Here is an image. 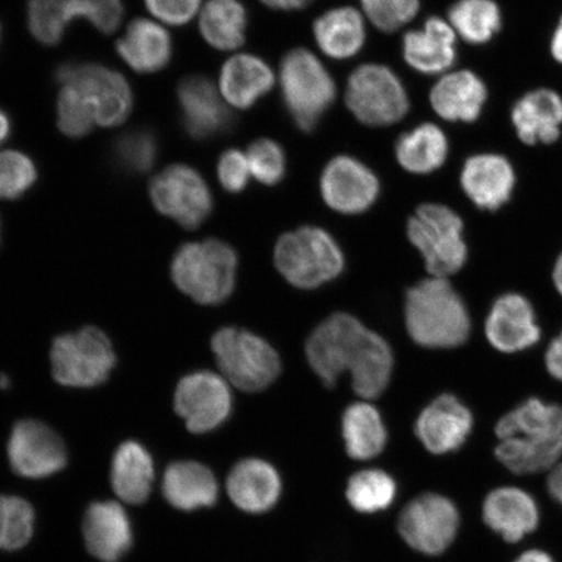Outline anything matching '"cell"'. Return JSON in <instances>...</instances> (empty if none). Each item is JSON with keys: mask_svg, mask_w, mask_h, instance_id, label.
Wrapping results in <instances>:
<instances>
[{"mask_svg": "<svg viewBox=\"0 0 562 562\" xmlns=\"http://www.w3.org/2000/svg\"><path fill=\"white\" fill-rule=\"evenodd\" d=\"M510 122L527 146L553 145L562 135V95L551 88L527 91L513 104Z\"/></svg>", "mask_w": 562, "mask_h": 562, "instance_id": "21", "label": "cell"}, {"mask_svg": "<svg viewBox=\"0 0 562 562\" xmlns=\"http://www.w3.org/2000/svg\"><path fill=\"white\" fill-rule=\"evenodd\" d=\"M484 522L507 542L516 543L537 530L539 507L529 492L502 487L490 492L483 503Z\"/></svg>", "mask_w": 562, "mask_h": 562, "instance_id": "23", "label": "cell"}, {"mask_svg": "<svg viewBox=\"0 0 562 562\" xmlns=\"http://www.w3.org/2000/svg\"><path fill=\"white\" fill-rule=\"evenodd\" d=\"M154 477L151 456L139 442L126 441L117 448L112 460L111 484L119 498L133 505L146 502Z\"/></svg>", "mask_w": 562, "mask_h": 562, "instance_id": "30", "label": "cell"}, {"mask_svg": "<svg viewBox=\"0 0 562 562\" xmlns=\"http://www.w3.org/2000/svg\"><path fill=\"white\" fill-rule=\"evenodd\" d=\"M321 192L328 207L337 213H364L381 192L378 176L360 159L339 156L326 166L321 178Z\"/></svg>", "mask_w": 562, "mask_h": 562, "instance_id": "16", "label": "cell"}, {"mask_svg": "<svg viewBox=\"0 0 562 562\" xmlns=\"http://www.w3.org/2000/svg\"><path fill=\"white\" fill-rule=\"evenodd\" d=\"M457 34L448 21L428 18L424 27L407 32L403 40L404 59L424 75H440L457 59Z\"/></svg>", "mask_w": 562, "mask_h": 562, "instance_id": "24", "label": "cell"}, {"mask_svg": "<svg viewBox=\"0 0 562 562\" xmlns=\"http://www.w3.org/2000/svg\"><path fill=\"white\" fill-rule=\"evenodd\" d=\"M228 496L238 509L261 515L276 507L281 495V477L271 463L246 459L227 477Z\"/></svg>", "mask_w": 562, "mask_h": 562, "instance_id": "25", "label": "cell"}, {"mask_svg": "<svg viewBox=\"0 0 562 562\" xmlns=\"http://www.w3.org/2000/svg\"><path fill=\"white\" fill-rule=\"evenodd\" d=\"M405 321L412 339L430 349L460 347L472 328L465 302L442 278L422 280L407 291Z\"/></svg>", "mask_w": 562, "mask_h": 562, "instance_id": "2", "label": "cell"}, {"mask_svg": "<svg viewBox=\"0 0 562 562\" xmlns=\"http://www.w3.org/2000/svg\"><path fill=\"white\" fill-rule=\"evenodd\" d=\"M552 278L554 286H557L558 292L562 296V252L558 258L557 263H554Z\"/></svg>", "mask_w": 562, "mask_h": 562, "instance_id": "53", "label": "cell"}, {"mask_svg": "<svg viewBox=\"0 0 562 562\" xmlns=\"http://www.w3.org/2000/svg\"><path fill=\"white\" fill-rule=\"evenodd\" d=\"M145 5L165 24L184 25L199 12L201 0H145Z\"/></svg>", "mask_w": 562, "mask_h": 562, "instance_id": "46", "label": "cell"}, {"mask_svg": "<svg viewBox=\"0 0 562 562\" xmlns=\"http://www.w3.org/2000/svg\"><path fill=\"white\" fill-rule=\"evenodd\" d=\"M407 237L424 257L432 278L452 277L468 261L463 222L454 210L446 205H420L407 222Z\"/></svg>", "mask_w": 562, "mask_h": 562, "instance_id": "6", "label": "cell"}, {"mask_svg": "<svg viewBox=\"0 0 562 562\" xmlns=\"http://www.w3.org/2000/svg\"><path fill=\"white\" fill-rule=\"evenodd\" d=\"M122 0H30L27 26L42 45H58L70 21L83 18L98 31L110 34L122 24Z\"/></svg>", "mask_w": 562, "mask_h": 562, "instance_id": "10", "label": "cell"}, {"mask_svg": "<svg viewBox=\"0 0 562 562\" xmlns=\"http://www.w3.org/2000/svg\"><path fill=\"white\" fill-rule=\"evenodd\" d=\"M460 529V512L451 498L424 494L400 513L397 530L412 550L439 557L452 546Z\"/></svg>", "mask_w": 562, "mask_h": 562, "instance_id": "11", "label": "cell"}, {"mask_svg": "<svg viewBox=\"0 0 562 562\" xmlns=\"http://www.w3.org/2000/svg\"><path fill=\"white\" fill-rule=\"evenodd\" d=\"M60 86L82 91L93 104L97 124L111 128L123 124L133 108L128 81L115 70L100 65H63L56 70Z\"/></svg>", "mask_w": 562, "mask_h": 562, "instance_id": "13", "label": "cell"}, {"mask_svg": "<svg viewBox=\"0 0 562 562\" xmlns=\"http://www.w3.org/2000/svg\"><path fill=\"white\" fill-rule=\"evenodd\" d=\"M497 460L515 474H537L559 465L562 437L551 439L509 438L496 447Z\"/></svg>", "mask_w": 562, "mask_h": 562, "instance_id": "37", "label": "cell"}, {"mask_svg": "<svg viewBox=\"0 0 562 562\" xmlns=\"http://www.w3.org/2000/svg\"><path fill=\"white\" fill-rule=\"evenodd\" d=\"M252 178L265 186H277L283 180L286 160L283 147L270 138H259L246 151Z\"/></svg>", "mask_w": 562, "mask_h": 562, "instance_id": "43", "label": "cell"}, {"mask_svg": "<svg viewBox=\"0 0 562 562\" xmlns=\"http://www.w3.org/2000/svg\"><path fill=\"white\" fill-rule=\"evenodd\" d=\"M281 94L294 123L312 132L336 98V83L322 61L306 48H294L280 65Z\"/></svg>", "mask_w": 562, "mask_h": 562, "instance_id": "5", "label": "cell"}, {"mask_svg": "<svg viewBox=\"0 0 562 562\" xmlns=\"http://www.w3.org/2000/svg\"><path fill=\"white\" fill-rule=\"evenodd\" d=\"M544 361L550 375L562 382V333L548 346Z\"/></svg>", "mask_w": 562, "mask_h": 562, "instance_id": "47", "label": "cell"}, {"mask_svg": "<svg viewBox=\"0 0 562 562\" xmlns=\"http://www.w3.org/2000/svg\"><path fill=\"white\" fill-rule=\"evenodd\" d=\"M488 100L486 82L473 70L461 69L441 76L430 93L437 114L451 123H475Z\"/></svg>", "mask_w": 562, "mask_h": 562, "instance_id": "22", "label": "cell"}, {"mask_svg": "<svg viewBox=\"0 0 562 562\" xmlns=\"http://www.w3.org/2000/svg\"><path fill=\"white\" fill-rule=\"evenodd\" d=\"M448 23L457 37L481 46L502 32L503 12L495 0H456L448 10Z\"/></svg>", "mask_w": 562, "mask_h": 562, "instance_id": "36", "label": "cell"}, {"mask_svg": "<svg viewBox=\"0 0 562 562\" xmlns=\"http://www.w3.org/2000/svg\"><path fill=\"white\" fill-rule=\"evenodd\" d=\"M348 109L358 122L390 126L409 112V95L400 77L383 65L369 63L353 70L347 87Z\"/></svg>", "mask_w": 562, "mask_h": 562, "instance_id": "9", "label": "cell"}, {"mask_svg": "<svg viewBox=\"0 0 562 562\" xmlns=\"http://www.w3.org/2000/svg\"><path fill=\"white\" fill-rule=\"evenodd\" d=\"M474 425L473 414L453 395H441L419 414L416 435L428 452L447 454L465 445Z\"/></svg>", "mask_w": 562, "mask_h": 562, "instance_id": "18", "label": "cell"}, {"mask_svg": "<svg viewBox=\"0 0 562 562\" xmlns=\"http://www.w3.org/2000/svg\"><path fill=\"white\" fill-rule=\"evenodd\" d=\"M250 167L246 154L232 149L223 154L217 164V179L229 193H240L248 186Z\"/></svg>", "mask_w": 562, "mask_h": 562, "instance_id": "45", "label": "cell"}, {"mask_svg": "<svg viewBox=\"0 0 562 562\" xmlns=\"http://www.w3.org/2000/svg\"><path fill=\"white\" fill-rule=\"evenodd\" d=\"M10 379L7 378L4 374H0V390L9 389L10 385Z\"/></svg>", "mask_w": 562, "mask_h": 562, "instance_id": "54", "label": "cell"}, {"mask_svg": "<svg viewBox=\"0 0 562 562\" xmlns=\"http://www.w3.org/2000/svg\"><path fill=\"white\" fill-rule=\"evenodd\" d=\"M154 206L181 227L195 229L213 211V195L199 171L173 165L154 178L150 184Z\"/></svg>", "mask_w": 562, "mask_h": 562, "instance_id": "12", "label": "cell"}, {"mask_svg": "<svg viewBox=\"0 0 562 562\" xmlns=\"http://www.w3.org/2000/svg\"><path fill=\"white\" fill-rule=\"evenodd\" d=\"M248 15L240 0H209L203 7L200 30L216 50L231 52L244 45Z\"/></svg>", "mask_w": 562, "mask_h": 562, "instance_id": "35", "label": "cell"}, {"mask_svg": "<svg viewBox=\"0 0 562 562\" xmlns=\"http://www.w3.org/2000/svg\"><path fill=\"white\" fill-rule=\"evenodd\" d=\"M280 276L300 290H314L340 276L344 256L327 231L301 227L281 236L273 251Z\"/></svg>", "mask_w": 562, "mask_h": 562, "instance_id": "4", "label": "cell"}, {"mask_svg": "<svg viewBox=\"0 0 562 562\" xmlns=\"http://www.w3.org/2000/svg\"><path fill=\"white\" fill-rule=\"evenodd\" d=\"M346 495L351 508L371 515L391 507L397 495V484L383 470H362L350 477Z\"/></svg>", "mask_w": 562, "mask_h": 562, "instance_id": "38", "label": "cell"}, {"mask_svg": "<svg viewBox=\"0 0 562 562\" xmlns=\"http://www.w3.org/2000/svg\"><path fill=\"white\" fill-rule=\"evenodd\" d=\"M547 488L553 501L562 505V463L552 469L550 476H548Z\"/></svg>", "mask_w": 562, "mask_h": 562, "instance_id": "48", "label": "cell"}, {"mask_svg": "<svg viewBox=\"0 0 562 562\" xmlns=\"http://www.w3.org/2000/svg\"><path fill=\"white\" fill-rule=\"evenodd\" d=\"M497 438L551 439L562 437V406L529 398L497 422Z\"/></svg>", "mask_w": 562, "mask_h": 562, "instance_id": "33", "label": "cell"}, {"mask_svg": "<svg viewBox=\"0 0 562 562\" xmlns=\"http://www.w3.org/2000/svg\"><path fill=\"white\" fill-rule=\"evenodd\" d=\"M175 411L189 431L216 430L232 412V392L226 379L215 372L196 371L181 379L175 392Z\"/></svg>", "mask_w": 562, "mask_h": 562, "instance_id": "14", "label": "cell"}, {"mask_svg": "<svg viewBox=\"0 0 562 562\" xmlns=\"http://www.w3.org/2000/svg\"><path fill=\"white\" fill-rule=\"evenodd\" d=\"M97 124L89 98L72 86H63L58 100V126L70 138L86 137Z\"/></svg>", "mask_w": 562, "mask_h": 562, "instance_id": "41", "label": "cell"}, {"mask_svg": "<svg viewBox=\"0 0 562 562\" xmlns=\"http://www.w3.org/2000/svg\"><path fill=\"white\" fill-rule=\"evenodd\" d=\"M273 10L294 11L305 9L313 0H259Z\"/></svg>", "mask_w": 562, "mask_h": 562, "instance_id": "49", "label": "cell"}, {"mask_svg": "<svg viewBox=\"0 0 562 562\" xmlns=\"http://www.w3.org/2000/svg\"><path fill=\"white\" fill-rule=\"evenodd\" d=\"M306 358L327 386H335L342 372H350L353 391L367 400L381 396L392 376L389 342L347 313L328 316L314 329L306 342Z\"/></svg>", "mask_w": 562, "mask_h": 562, "instance_id": "1", "label": "cell"}, {"mask_svg": "<svg viewBox=\"0 0 562 562\" xmlns=\"http://www.w3.org/2000/svg\"><path fill=\"white\" fill-rule=\"evenodd\" d=\"M178 98L182 124L192 138L207 139L229 128L232 115L227 102L206 77H187L180 82Z\"/></svg>", "mask_w": 562, "mask_h": 562, "instance_id": "20", "label": "cell"}, {"mask_svg": "<svg viewBox=\"0 0 562 562\" xmlns=\"http://www.w3.org/2000/svg\"><path fill=\"white\" fill-rule=\"evenodd\" d=\"M515 562H554L553 559L544 551L532 550L527 551Z\"/></svg>", "mask_w": 562, "mask_h": 562, "instance_id": "51", "label": "cell"}, {"mask_svg": "<svg viewBox=\"0 0 562 562\" xmlns=\"http://www.w3.org/2000/svg\"><path fill=\"white\" fill-rule=\"evenodd\" d=\"M161 491L173 508L192 512L213 507L220 487L207 467L195 461H178L166 469Z\"/></svg>", "mask_w": 562, "mask_h": 562, "instance_id": "28", "label": "cell"}, {"mask_svg": "<svg viewBox=\"0 0 562 562\" xmlns=\"http://www.w3.org/2000/svg\"><path fill=\"white\" fill-rule=\"evenodd\" d=\"M34 510L24 498L0 496V550L15 551L30 543Z\"/></svg>", "mask_w": 562, "mask_h": 562, "instance_id": "39", "label": "cell"}, {"mask_svg": "<svg viewBox=\"0 0 562 562\" xmlns=\"http://www.w3.org/2000/svg\"><path fill=\"white\" fill-rule=\"evenodd\" d=\"M50 358L55 381L74 389L104 383L116 363L108 335L95 327L56 337Z\"/></svg>", "mask_w": 562, "mask_h": 562, "instance_id": "8", "label": "cell"}, {"mask_svg": "<svg viewBox=\"0 0 562 562\" xmlns=\"http://www.w3.org/2000/svg\"><path fill=\"white\" fill-rule=\"evenodd\" d=\"M9 459L13 472L30 480H41L65 469V442L53 428L40 420H20L9 440Z\"/></svg>", "mask_w": 562, "mask_h": 562, "instance_id": "15", "label": "cell"}, {"mask_svg": "<svg viewBox=\"0 0 562 562\" xmlns=\"http://www.w3.org/2000/svg\"><path fill=\"white\" fill-rule=\"evenodd\" d=\"M342 438L350 459H375L386 446L381 413L369 403H355L342 414Z\"/></svg>", "mask_w": 562, "mask_h": 562, "instance_id": "34", "label": "cell"}, {"mask_svg": "<svg viewBox=\"0 0 562 562\" xmlns=\"http://www.w3.org/2000/svg\"><path fill=\"white\" fill-rule=\"evenodd\" d=\"M88 550L102 562H117L132 544V526L126 512L114 502L91 504L83 518Z\"/></svg>", "mask_w": 562, "mask_h": 562, "instance_id": "26", "label": "cell"}, {"mask_svg": "<svg viewBox=\"0 0 562 562\" xmlns=\"http://www.w3.org/2000/svg\"><path fill=\"white\" fill-rule=\"evenodd\" d=\"M11 132V123L9 116L4 114L2 110H0V145L4 143L7 138H9Z\"/></svg>", "mask_w": 562, "mask_h": 562, "instance_id": "52", "label": "cell"}, {"mask_svg": "<svg viewBox=\"0 0 562 562\" xmlns=\"http://www.w3.org/2000/svg\"><path fill=\"white\" fill-rule=\"evenodd\" d=\"M398 165L414 175H427L445 166L449 143L438 125L425 123L398 137L396 146Z\"/></svg>", "mask_w": 562, "mask_h": 562, "instance_id": "32", "label": "cell"}, {"mask_svg": "<svg viewBox=\"0 0 562 562\" xmlns=\"http://www.w3.org/2000/svg\"><path fill=\"white\" fill-rule=\"evenodd\" d=\"M492 347L503 353H518L540 340L536 312L530 301L518 293L503 294L492 305L484 325Z\"/></svg>", "mask_w": 562, "mask_h": 562, "instance_id": "19", "label": "cell"}, {"mask_svg": "<svg viewBox=\"0 0 562 562\" xmlns=\"http://www.w3.org/2000/svg\"><path fill=\"white\" fill-rule=\"evenodd\" d=\"M236 271L235 250L214 238L181 246L171 266L176 286L202 305L223 304L234 292Z\"/></svg>", "mask_w": 562, "mask_h": 562, "instance_id": "3", "label": "cell"}, {"mask_svg": "<svg viewBox=\"0 0 562 562\" xmlns=\"http://www.w3.org/2000/svg\"><path fill=\"white\" fill-rule=\"evenodd\" d=\"M367 16L379 31L393 33L417 16L419 0H361Z\"/></svg>", "mask_w": 562, "mask_h": 562, "instance_id": "44", "label": "cell"}, {"mask_svg": "<svg viewBox=\"0 0 562 562\" xmlns=\"http://www.w3.org/2000/svg\"><path fill=\"white\" fill-rule=\"evenodd\" d=\"M313 30L321 50L337 60L357 55L367 41L361 13L351 7L329 10L315 20Z\"/></svg>", "mask_w": 562, "mask_h": 562, "instance_id": "31", "label": "cell"}, {"mask_svg": "<svg viewBox=\"0 0 562 562\" xmlns=\"http://www.w3.org/2000/svg\"><path fill=\"white\" fill-rule=\"evenodd\" d=\"M460 184L477 209L497 211L507 205L516 191V168L503 154H475L463 164Z\"/></svg>", "mask_w": 562, "mask_h": 562, "instance_id": "17", "label": "cell"}, {"mask_svg": "<svg viewBox=\"0 0 562 562\" xmlns=\"http://www.w3.org/2000/svg\"><path fill=\"white\" fill-rule=\"evenodd\" d=\"M116 50L138 74H156L166 68L172 56L171 35L150 20H133Z\"/></svg>", "mask_w": 562, "mask_h": 562, "instance_id": "27", "label": "cell"}, {"mask_svg": "<svg viewBox=\"0 0 562 562\" xmlns=\"http://www.w3.org/2000/svg\"><path fill=\"white\" fill-rule=\"evenodd\" d=\"M211 349L223 378L241 391H263L280 375L278 351L262 337L245 329H220L211 340Z\"/></svg>", "mask_w": 562, "mask_h": 562, "instance_id": "7", "label": "cell"}, {"mask_svg": "<svg viewBox=\"0 0 562 562\" xmlns=\"http://www.w3.org/2000/svg\"><path fill=\"white\" fill-rule=\"evenodd\" d=\"M37 180V168L25 154L0 153V200H18L30 191Z\"/></svg>", "mask_w": 562, "mask_h": 562, "instance_id": "42", "label": "cell"}, {"mask_svg": "<svg viewBox=\"0 0 562 562\" xmlns=\"http://www.w3.org/2000/svg\"><path fill=\"white\" fill-rule=\"evenodd\" d=\"M158 150L157 136L147 130L124 133L114 144L116 165L131 173L149 172L156 165Z\"/></svg>", "mask_w": 562, "mask_h": 562, "instance_id": "40", "label": "cell"}, {"mask_svg": "<svg viewBox=\"0 0 562 562\" xmlns=\"http://www.w3.org/2000/svg\"><path fill=\"white\" fill-rule=\"evenodd\" d=\"M550 53L552 59L562 66V16L560 18L559 23L552 33Z\"/></svg>", "mask_w": 562, "mask_h": 562, "instance_id": "50", "label": "cell"}, {"mask_svg": "<svg viewBox=\"0 0 562 562\" xmlns=\"http://www.w3.org/2000/svg\"><path fill=\"white\" fill-rule=\"evenodd\" d=\"M276 83V76L267 63L256 55L232 56L222 68L221 93L228 104L236 109L252 108L269 93Z\"/></svg>", "mask_w": 562, "mask_h": 562, "instance_id": "29", "label": "cell"}]
</instances>
